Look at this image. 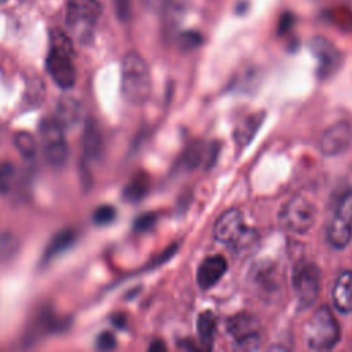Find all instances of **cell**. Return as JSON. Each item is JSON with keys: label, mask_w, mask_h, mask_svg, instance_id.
Masks as SVG:
<instances>
[{"label": "cell", "mask_w": 352, "mask_h": 352, "mask_svg": "<svg viewBox=\"0 0 352 352\" xmlns=\"http://www.w3.org/2000/svg\"><path fill=\"white\" fill-rule=\"evenodd\" d=\"M16 177V169L11 162L0 164V192L6 194L11 190Z\"/></svg>", "instance_id": "cell-24"}, {"label": "cell", "mask_w": 352, "mask_h": 352, "mask_svg": "<svg viewBox=\"0 0 352 352\" xmlns=\"http://www.w3.org/2000/svg\"><path fill=\"white\" fill-rule=\"evenodd\" d=\"M128 0H118L117 1V11H118V15L120 18H126V14H128Z\"/></svg>", "instance_id": "cell-32"}, {"label": "cell", "mask_w": 352, "mask_h": 352, "mask_svg": "<svg viewBox=\"0 0 352 352\" xmlns=\"http://www.w3.org/2000/svg\"><path fill=\"white\" fill-rule=\"evenodd\" d=\"M197 333L201 344L210 349L213 338L216 334V316L212 311H204L198 315L197 319Z\"/></svg>", "instance_id": "cell-19"}, {"label": "cell", "mask_w": 352, "mask_h": 352, "mask_svg": "<svg viewBox=\"0 0 352 352\" xmlns=\"http://www.w3.org/2000/svg\"><path fill=\"white\" fill-rule=\"evenodd\" d=\"M102 15V4L98 0H67L66 26L70 36L81 45H88Z\"/></svg>", "instance_id": "cell-3"}, {"label": "cell", "mask_w": 352, "mask_h": 352, "mask_svg": "<svg viewBox=\"0 0 352 352\" xmlns=\"http://www.w3.org/2000/svg\"><path fill=\"white\" fill-rule=\"evenodd\" d=\"M148 191V177L146 175H139L128 183L124 190V198L131 202L142 199Z\"/></svg>", "instance_id": "cell-22"}, {"label": "cell", "mask_w": 352, "mask_h": 352, "mask_svg": "<svg viewBox=\"0 0 352 352\" xmlns=\"http://www.w3.org/2000/svg\"><path fill=\"white\" fill-rule=\"evenodd\" d=\"M121 91L126 102L144 103L151 92V76L146 60L138 52H128L121 63Z\"/></svg>", "instance_id": "cell-2"}, {"label": "cell", "mask_w": 352, "mask_h": 352, "mask_svg": "<svg viewBox=\"0 0 352 352\" xmlns=\"http://www.w3.org/2000/svg\"><path fill=\"white\" fill-rule=\"evenodd\" d=\"M311 51L318 60V76L320 78H327L340 69L342 55L327 38L320 36L314 37L311 40Z\"/></svg>", "instance_id": "cell-11"}, {"label": "cell", "mask_w": 352, "mask_h": 352, "mask_svg": "<svg viewBox=\"0 0 352 352\" xmlns=\"http://www.w3.org/2000/svg\"><path fill=\"white\" fill-rule=\"evenodd\" d=\"M76 241V232L70 228L67 230H62L59 231L56 235L52 236V239L50 241V243L47 245L45 250H44V261H50L55 257H58L59 254H62L65 250H67Z\"/></svg>", "instance_id": "cell-18"}, {"label": "cell", "mask_w": 352, "mask_h": 352, "mask_svg": "<svg viewBox=\"0 0 352 352\" xmlns=\"http://www.w3.org/2000/svg\"><path fill=\"white\" fill-rule=\"evenodd\" d=\"M45 98V85L38 77L30 78V81L26 84L25 89V99L29 103V106H38Z\"/></svg>", "instance_id": "cell-23"}, {"label": "cell", "mask_w": 352, "mask_h": 352, "mask_svg": "<svg viewBox=\"0 0 352 352\" xmlns=\"http://www.w3.org/2000/svg\"><path fill=\"white\" fill-rule=\"evenodd\" d=\"M111 322H113V324H114V326H117V327H122V326L125 324L126 319H125V316H124V315L118 314V315H114V316L111 318Z\"/></svg>", "instance_id": "cell-33"}, {"label": "cell", "mask_w": 352, "mask_h": 352, "mask_svg": "<svg viewBox=\"0 0 352 352\" xmlns=\"http://www.w3.org/2000/svg\"><path fill=\"white\" fill-rule=\"evenodd\" d=\"M260 323L256 316L248 314V312H241L236 315H232L227 320V330L228 333L234 337V340L242 338L245 336L258 333Z\"/></svg>", "instance_id": "cell-16"}, {"label": "cell", "mask_w": 352, "mask_h": 352, "mask_svg": "<svg viewBox=\"0 0 352 352\" xmlns=\"http://www.w3.org/2000/svg\"><path fill=\"white\" fill-rule=\"evenodd\" d=\"M201 41H202L201 36L197 34V33H194V32H187V33H183V34L180 36V45H182L183 48H187V50L199 45Z\"/></svg>", "instance_id": "cell-30"}, {"label": "cell", "mask_w": 352, "mask_h": 352, "mask_svg": "<svg viewBox=\"0 0 352 352\" xmlns=\"http://www.w3.org/2000/svg\"><path fill=\"white\" fill-rule=\"evenodd\" d=\"M279 226L293 234H304L312 228L316 220V208L305 197L290 198L280 209Z\"/></svg>", "instance_id": "cell-5"}, {"label": "cell", "mask_w": 352, "mask_h": 352, "mask_svg": "<svg viewBox=\"0 0 352 352\" xmlns=\"http://www.w3.org/2000/svg\"><path fill=\"white\" fill-rule=\"evenodd\" d=\"M114 217H116V209L110 205H102L94 213V221L99 226L111 223L114 220Z\"/></svg>", "instance_id": "cell-27"}, {"label": "cell", "mask_w": 352, "mask_h": 352, "mask_svg": "<svg viewBox=\"0 0 352 352\" xmlns=\"http://www.w3.org/2000/svg\"><path fill=\"white\" fill-rule=\"evenodd\" d=\"M21 249L19 238L11 231L0 232V264L8 263L16 257Z\"/></svg>", "instance_id": "cell-20"}, {"label": "cell", "mask_w": 352, "mask_h": 352, "mask_svg": "<svg viewBox=\"0 0 352 352\" xmlns=\"http://www.w3.org/2000/svg\"><path fill=\"white\" fill-rule=\"evenodd\" d=\"M155 221H157L155 213H143L135 220L133 228H135V231H139V232L148 231L155 224Z\"/></svg>", "instance_id": "cell-28"}, {"label": "cell", "mask_w": 352, "mask_h": 352, "mask_svg": "<svg viewBox=\"0 0 352 352\" xmlns=\"http://www.w3.org/2000/svg\"><path fill=\"white\" fill-rule=\"evenodd\" d=\"M43 154L48 165L52 168H62L67 160V142L65 128L55 117H45L38 128Z\"/></svg>", "instance_id": "cell-6"}, {"label": "cell", "mask_w": 352, "mask_h": 352, "mask_svg": "<svg viewBox=\"0 0 352 352\" xmlns=\"http://www.w3.org/2000/svg\"><path fill=\"white\" fill-rule=\"evenodd\" d=\"M143 1H144V6L151 11H160L170 3V0H143Z\"/></svg>", "instance_id": "cell-31"}, {"label": "cell", "mask_w": 352, "mask_h": 352, "mask_svg": "<svg viewBox=\"0 0 352 352\" xmlns=\"http://www.w3.org/2000/svg\"><path fill=\"white\" fill-rule=\"evenodd\" d=\"M117 345V340L111 331H103L96 338V346L102 351L114 349Z\"/></svg>", "instance_id": "cell-29"}, {"label": "cell", "mask_w": 352, "mask_h": 352, "mask_svg": "<svg viewBox=\"0 0 352 352\" xmlns=\"http://www.w3.org/2000/svg\"><path fill=\"white\" fill-rule=\"evenodd\" d=\"M102 148H103V140H102L99 128L94 122L87 124L84 136H82V150H84L85 158L88 161L98 160L102 154Z\"/></svg>", "instance_id": "cell-17"}, {"label": "cell", "mask_w": 352, "mask_h": 352, "mask_svg": "<svg viewBox=\"0 0 352 352\" xmlns=\"http://www.w3.org/2000/svg\"><path fill=\"white\" fill-rule=\"evenodd\" d=\"M293 289L296 292L300 309L309 308L319 293V270L314 263H298L292 275Z\"/></svg>", "instance_id": "cell-9"}, {"label": "cell", "mask_w": 352, "mask_h": 352, "mask_svg": "<svg viewBox=\"0 0 352 352\" xmlns=\"http://www.w3.org/2000/svg\"><path fill=\"white\" fill-rule=\"evenodd\" d=\"M148 349H150V351H157V349L164 351V349H166V346L164 345L162 341H158V340H157V341H153V342H151V345L148 346Z\"/></svg>", "instance_id": "cell-35"}, {"label": "cell", "mask_w": 352, "mask_h": 352, "mask_svg": "<svg viewBox=\"0 0 352 352\" xmlns=\"http://www.w3.org/2000/svg\"><path fill=\"white\" fill-rule=\"evenodd\" d=\"M50 51L45 59L47 72L60 88H72L77 78L73 65V40L65 32L54 29L50 34Z\"/></svg>", "instance_id": "cell-1"}, {"label": "cell", "mask_w": 352, "mask_h": 352, "mask_svg": "<svg viewBox=\"0 0 352 352\" xmlns=\"http://www.w3.org/2000/svg\"><path fill=\"white\" fill-rule=\"evenodd\" d=\"M213 235L220 243L241 246L249 242L254 232L245 226L243 213L239 209H230L217 219L213 227Z\"/></svg>", "instance_id": "cell-8"}, {"label": "cell", "mask_w": 352, "mask_h": 352, "mask_svg": "<svg viewBox=\"0 0 352 352\" xmlns=\"http://www.w3.org/2000/svg\"><path fill=\"white\" fill-rule=\"evenodd\" d=\"M290 22H292V18L289 15H285L282 16V22H280V26H279V30L283 33L286 32L289 28H290Z\"/></svg>", "instance_id": "cell-34"}, {"label": "cell", "mask_w": 352, "mask_h": 352, "mask_svg": "<svg viewBox=\"0 0 352 352\" xmlns=\"http://www.w3.org/2000/svg\"><path fill=\"white\" fill-rule=\"evenodd\" d=\"M7 0H0V4H3V3H6Z\"/></svg>", "instance_id": "cell-36"}, {"label": "cell", "mask_w": 352, "mask_h": 352, "mask_svg": "<svg viewBox=\"0 0 352 352\" xmlns=\"http://www.w3.org/2000/svg\"><path fill=\"white\" fill-rule=\"evenodd\" d=\"M82 116H84V107L77 99L72 96H62L58 100L54 117L59 121V124L65 129L77 125L82 120Z\"/></svg>", "instance_id": "cell-14"}, {"label": "cell", "mask_w": 352, "mask_h": 352, "mask_svg": "<svg viewBox=\"0 0 352 352\" xmlns=\"http://www.w3.org/2000/svg\"><path fill=\"white\" fill-rule=\"evenodd\" d=\"M331 298L340 312H352V271H342L337 276L333 285Z\"/></svg>", "instance_id": "cell-13"}, {"label": "cell", "mask_w": 352, "mask_h": 352, "mask_svg": "<svg viewBox=\"0 0 352 352\" xmlns=\"http://www.w3.org/2000/svg\"><path fill=\"white\" fill-rule=\"evenodd\" d=\"M261 346V336L258 333H253L249 336H245L242 338L234 340V349L236 351H257Z\"/></svg>", "instance_id": "cell-26"}, {"label": "cell", "mask_w": 352, "mask_h": 352, "mask_svg": "<svg viewBox=\"0 0 352 352\" xmlns=\"http://www.w3.org/2000/svg\"><path fill=\"white\" fill-rule=\"evenodd\" d=\"M264 117H265L264 111L253 113V114L248 116L246 118H243L238 124V126L235 128V132H234V140L239 148H243L245 146H248L250 143V140L254 138L256 132L261 126Z\"/></svg>", "instance_id": "cell-15"}, {"label": "cell", "mask_w": 352, "mask_h": 352, "mask_svg": "<svg viewBox=\"0 0 352 352\" xmlns=\"http://www.w3.org/2000/svg\"><path fill=\"white\" fill-rule=\"evenodd\" d=\"M14 146L18 150V153L21 154V157H23L26 160H32L36 157L37 146H36L33 136L29 132H25V131L16 132L14 135Z\"/></svg>", "instance_id": "cell-21"}, {"label": "cell", "mask_w": 352, "mask_h": 352, "mask_svg": "<svg viewBox=\"0 0 352 352\" xmlns=\"http://www.w3.org/2000/svg\"><path fill=\"white\" fill-rule=\"evenodd\" d=\"M352 143V125L348 121L331 124L322 133L319 148L323 155L334 157L342 154Z\"/></svg>", "instance_id": "cell-10"}, {"label": "cell", "mask_w": 352, "mask_h": 352, "mask_svg": "<svg viewBox=\"0 0 352 352\" xmlns=\"http://www.w3.org/2000/svg\"><path fill=\"white\" fill-rule=\"evenodd\" d=\"M206 148L201 143H194L191 147L184 153V164L190 168H195L202 164L204 158L206 157Z\"/></svg>", "instance_id": "cell-25"}, {"label": "cell", "mask_w": 352, "mask_h": 352, "mask_svg": "<svg viewBox=\"0 0 352 352\" xmlns=\"http://www.w3.org/2000/svg\"><path fill=\"white\" fill-rule=\"evenodd\" d=\"M227 271V261L223 256H209L204 258L197 270V283L202 290L213 287Z\"/></svg>", "instance_id": "cell-12"}, {"label": "cell", "mask_w": 352, "mask_h": 352, "mask_svg": "<svg viewBox=\"0 0 352 352\" xmlns=\"http://www.w3.org/2000/svg\"><path fill=\"white\" fill-rule=\"evenodd\" d=\"M341 337V329L327 305L319 307L304 326V340L312 351L333 349Z\"/></svg>", "instance_id": "cell-4"}, {"label": "cell", "mask_w": 352, "mask_h": 352, "mask_svg": "<svg viewBox=\"0 0 352 352\" xmlns=\"http://www.w3.org/2000/svg\"><path fill=\"white\" fill-rule=\"evenodd\" d=\"M327 241L337 249L345 248L352 238V190L338 199L334 213L327 224Z\"/></svg>", "instance_id": "cell-7"}]
</instances>
